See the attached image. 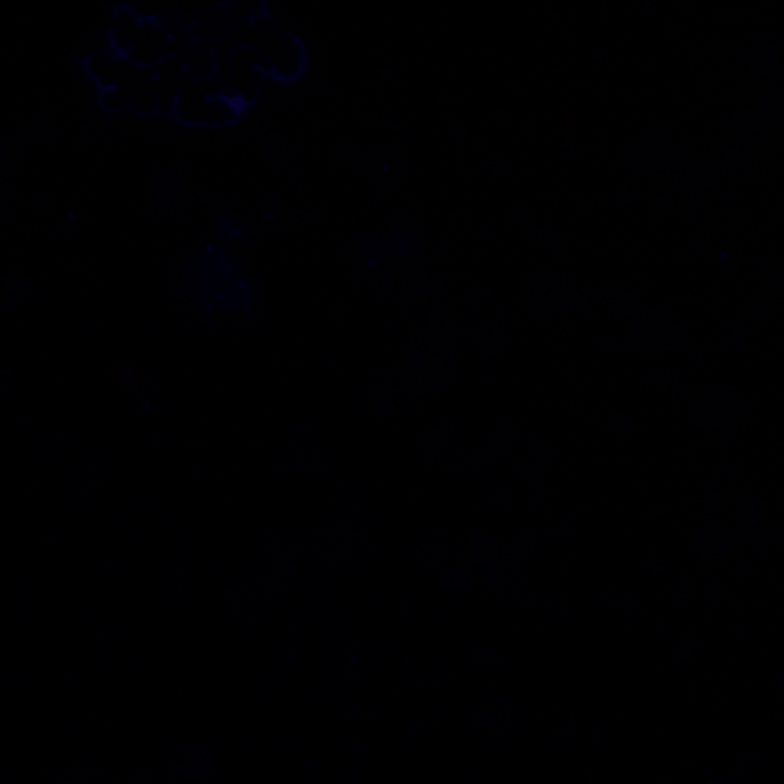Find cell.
Segmentation results:
<instances>
[{"mask_svg":"<svg viewBox=\"0 0 784 784\" xmlns=\"http://www.w3.org/2000/svg\"><path fill=\"white\" fill-rule=\"evenodd\" d=\"M184 284L196 303L207 308H248L249 281L217 250H205L186 264Z\"/></svg>","mask_w":784,"mask_h":784,"instance_id":"6da1fadb","label":"cell"}]
</instances>
